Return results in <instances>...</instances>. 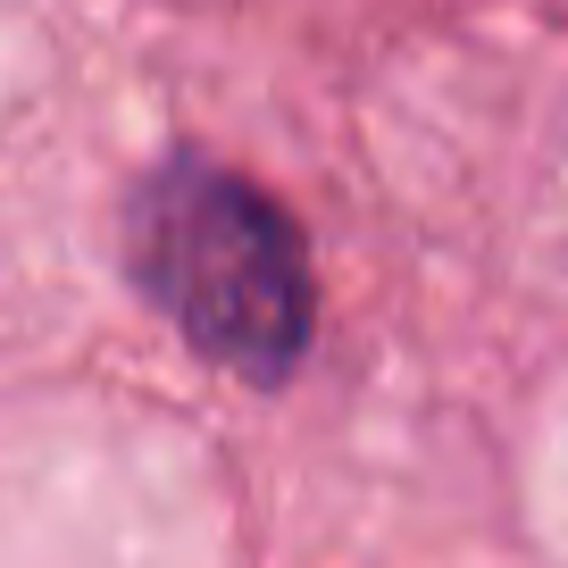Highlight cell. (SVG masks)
I'll use <instances>...</instances> for the list:
<instances>
[{"label": "cell", "instance_id": "cell-1", "mask_svg": "<svg viewBox=\"0 0 568 568\" xmlns=\"http://www.w3.org/2000/svg\"><path fill=\"white\" fill-rule=\"evenodd\" d=\"M125 276L210 368L243 385H284L310 352V251L302 226L251 176L168 151L118 210Z\"/></svg>", "mask_w": 568, "mask_h": 568}]
</instances>
